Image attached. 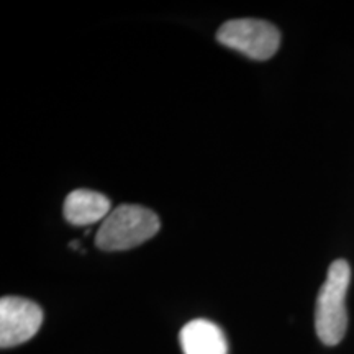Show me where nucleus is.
I'll return each instance as SVG.
<instances>
[{
	"mask_svg": "<svg viewBox=\"0 0 354 354\" xmlns=\"http://www.w3.org/2000/svg\"><path fill=\"white\" fill-rule=\"evenodd\" d=\"M351 282V268L344 259L330 266L325 282L318 292L315 308V330L326 346H336L346 335V294Z\"/></svg>",
	"mask_w": 354,
	"mask_h": 354,
	"instance_id": "1",
	"label": "nucleus"
},
{
	"mask_svg": "<svg viewBox=\"0 0 354 354\" xmlns=\"http://www.w3.org/2000/svg\"><path fill=\"white\" fill-rule=\"evenodd\" d=\"M158 215L141 205H118L100 223L95 234L97 248L104 251L131 250L151 240L159 232Z\"/></svg>",
	"mask_w": 354,
	"mask_h": 354,
	"instance_id": "2",
	"label": "nucleus"
},
{
	"mask_svg": "<svg viewBox=\"0 0 354 354\" xmlns=\"http://www.w3.org/2000/svg\"><path fill=\"white\" fill-rule=\"evenodd\" d=\"M216 39L223 46L240 51L251 59L266 61L277 53L281 32L264 20L234 19L220 26Z\"/></svg>",
	"mask_w": 354,
	"mask_h": 354,
	"instance_id": "3",
	"label": "nucleus"
},
{
	"mask_svg": "<svg viewBox=\"0 0 354 354\" xmlns=\"http://www.w3.org/2000/svg\"><path fill=\"white\" fill-rule=\"evenodd\" d=\"M43 323V310L38 304L24 297L0 300V346H17L38 333Z\"/></svg>",
	"mask_w": 354,
	"mask_h": 354,
	"instance_id": "4",
	"label": "nucleus"
},
{
	"mask_svg": "<svg viewBox=\"0 0 354 354\" xmlns=\"http://www.w3.org/2000/svg\"><path fill=\"white\" fill-rule=\"evenodd\" d=\"M112 210V203L104 194L88 189L73 190L66 197L63 207L66 220L77 227L104 221Z\"/></svg>",
	"mask_w": 354,
	"mask_h": 354,
	"instance_id": "5",
	"label": "nucleus"
},
{
	"mask_svg": "<svg viewBox=\"0 0 354 354\" xmlns=\"http://www.w3.org/2000/svg\"><path fill=\"white\" fill-rule=\"evenodd\" d=\"M184 354H228L225 333L214 322L197 318L184 325L179 335Z\"/></svg>",
	"mask_w": 354,
	"mask_h": 354,
	"instance_id": "6",
	"label": "nucleus"
}]
</instances>
